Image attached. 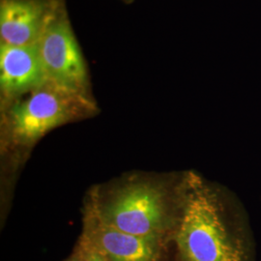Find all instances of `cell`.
<instances>
[{"instance_id": "cell-1", "label": "cell", "mask_w": 261, "mask_h": 261, "mask_svg": "<svg viewBox=\"0 0 261 261\" xmlns=\"http://www.w3.org/2000/svg\"><path fill=\"white\" fill-rule=\"evenodd\" d=\"M87 202L105 224L127 233L166 241L177 225L180 186L172 192L159 180L130 178L95 188Z\"/></svg>"}, {"instance_id": "cell-2", "label": "cell", "mask_w": 261, "mask_h": 261, "mask_svg": "<svg viewBox=\"0 0 261 261\" xmlns=\"http://www.w3.org/2000/svg\"><path fill=\"white\" fill-rule=\"evenodd\" d=\"M174 235L185 261H245L222 196L194 172H188L180 185Z\"/></svg>"}, {"instance_id": "cell-3", "label": "cell", "mask_w": 261, "mask_h": 261, "mask_svg": "<svg viewBox=\"0 0 261 261\" xmlns=\"http://www.w3.org/2000/svg\"><path fill=\"white\" fill-rule=\"evenodd\" d=\"M97 107L89 97L70 92L47 82L8 103L1 122V152L19 158L47 133L89 117Z\"/></svg>"}, {"instance_id": "cell-4", "label": "cell", "mask_w": 261, "mask_h": 261, "mask_svg": "<svg viewBox=\"0 0 261 261\" xmlns=\"http://www.w3.org/2000/svg\"><path fill=\"white\" fill-rule=\"evenodd\" d=\"M38 46L48 83L91 98L84 56L65 19L50 17Z\"/></svg>"}, {"instance_id": "cell-5", "label": "cell", "mask_w": 261, "mask_h": 261, "mask_svg": "<svg viewBox=\"0 0 261 261\" xmlns=\"http://www.w3.org/2000/svg\"><path fill=\"white\" fill-rule=\"evenodd\" d=\"M80 243L108 261H159L165 241L127 233L105 224L86 202Z\"/></svg>"}, {"instance_id": "cell-6", "label": "cell", "mask_w": 261, "mask_h": 261, "mask_svg": "<svg viewBox=\"0 0 261 261\" xmlns=\"http://www.w3.org/2000/svg\"><path fill=\"white\" fill-rule=\"evenodd\" d=\"M47 83L37 43L25 46L1 44L0 88L8 103Z\"/></svg>"}, {"instance_id": "cell-7", "label": "cell", "mask_w": 261, "mask_h": 261, "mask_svg": "<svg viewBox=\"0 0 261 261\" xmlns=\"http://www.w3.org/2000/svg\"><path fill=\"white\" fill-rule=\"evenodd\" d=\"M49 18L43 3L37 0H2L1 44L25 46L37 43Z\"/></svg>"}, {"instance_id": "cell-8", "label": "cell", "mask_w": 261, "mask_h": 261, "mask_svg": "<svg viewBox=\"0 0 261 261\" xmlns=\"http://www.w3.org/2000/svg\"><path fill=\"white\" fill-rule=\"evenodd\" d=\"M76 251L82 254L84 261H108L100 253L95 252L92 249L79 243Z\"/></svg>"}, {"instance_id": "cell-9", "label": "cell", "mask_w": 261, "mask_h": 261, "mask_svg": "<svg viewBox=\"0 0 261 261\" xmlns=\"http://www.w3.org/2000/svg\"><path fill=\"white\" fill-rule=\"evenodd\" d=\"M68 261H84V257L77 251H75V254Z\"/></svg>"}]
</instances>
